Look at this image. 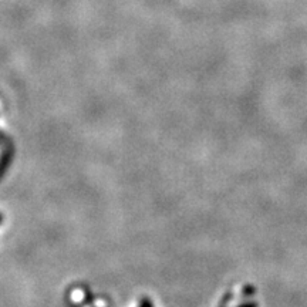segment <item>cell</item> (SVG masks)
<instances>
[{
    "instance_id": "6da1fadb",
    "label": "cell",
    "mask_w": 307,
    "mask_h": 307,
    "mask_svg": "<svg viewBox=\"0 0 307 307\" xmlns=\"http://www.w3.org/2000/svg\"><path fill=\"white\" fill-rule=\"evenodd\" d=\"M1 221H3V215L0 214V224H1Z\"/></svg>"
}]
</instances>
